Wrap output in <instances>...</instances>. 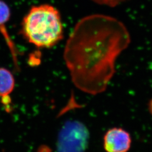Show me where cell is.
Instances as JSON below:
<instances>
[{
  "label": "cell",
  "mask_w": 152,
  "mask_h": 152,
  "mask_svg": "<svg viewBox=\"0 0 152 152\" xmlns=\"http://www.w3.org/2000/svg\"><path fill=\"white\" fill-rule=\"evenodd\" d=\"M15 87V79L10 71L0 67V97H7Z\"/></svg>",
  "instance_id": "8992f818"
},
{
  "label": "cell",
  "mask_w": 152,
  "mask_h": 152,
  "mask_svg": "<svg viewBox=\"0 0 152 152\" xmlns=\"http://www.w3.org/2000/svg\"><path fill=\"white\" fill-rule=\"evenodd\" d=\"M94 2L103 5L108 6L110 7H114L118 5L122 2L128 0H92Z\"/></svg>",
  "instance_id": "52a82bcc"
},
{
  "label": "cell",
  "mask_w": 152,
  "mask_h": 152,
  "mask_svg": "<svg viewBox=\"0 0 152 152\" xmlns=\"http://www.w3.org/2000/svg\"><path fill=\"white\" fill-rule=\"evenodd\" d=\"M149 111L151 112V114H152V100L150 101L149 104Z\"/></svg>",
  "instance_id": "ba28073f"
},
{
  "label": "cell",
  "mask_w": 152,
  "mask_h": 152,
  "mask_svg": "<svg viewBox=\"0 0 152 152\" xmlns=\"http://www.w3.org/2000/svg\"><path fill=\"white\" fill-rule=\"evenodd\" d=\"M21 32L29 43L38 48L54 46L64 37L59 11L49 4L33 6L22 20Z\"/></svg>",
  "instance_id": "7a4b0ae2"
},
{
  "label": "cell",
  "mask_w": 152,
  "mask_h": 152,
  "mask_svg": "<svg viewBox=\"0 0 152 152\" xmlns=\"http://www.w3.org/2000/svg\"><path fill=\"white\" fill-rule=\"evenodd\" d=\"M123 23L93 14L76 23L65 44L63 58L72 81L82 92H104L115 72L116 60L130 43Z\"/></svg>",
  "instance_id": "6da1fadb"
},
{
  "label": "cell",
  "mask_w": 152,
  "mask_h": 152,
  "mask_svg": "<svg viewBox=\"0 0 152 152\" xmlns=\"http://www.w3.org/2000/svg\"><path fill=\"white\" fill-rule=\"evenodd\" d=\"M10 15L11 11L9 6L5 2L0 0V33L2 35L6 44L9 48L14 66L18 69L19 68L18 55L20 54V53L10 36L6 27L7 23L9 21Z\"/></svg>",
  "instance_id": "5b68a950"
},
{
  "label": "cell",
  "mask_w": 152,
  "mask_h": 152,
  "mask_svg": "<svg viewBox=\"0 0 152 152\" xmlns=\"http://www.w3.org/2000/svg\"><path fill=\"white\" fill-rule=\"evenodd\" d=\"M88 140L89 132L85 125L78 121H68L58 134L56 152H85Z\"/></svg>",
  "instance_id": "3957f363"
},
{
  "label": "cell",
  "mask_w": 152,
  "mask_h": 152,
  "mask_svg": "<svg viewBox=\"0 0 152 152\" xmlns=\"http://www.w3.org/2000/svg\"><path fill=\"white\" fill-rule=\"evenodd\" d=\"M129 133L122 128L109 130L104 137V148L107 152H127L131 145Z\"/></svg>",
  "instance_id": "277c9868"
}]
</instances>
